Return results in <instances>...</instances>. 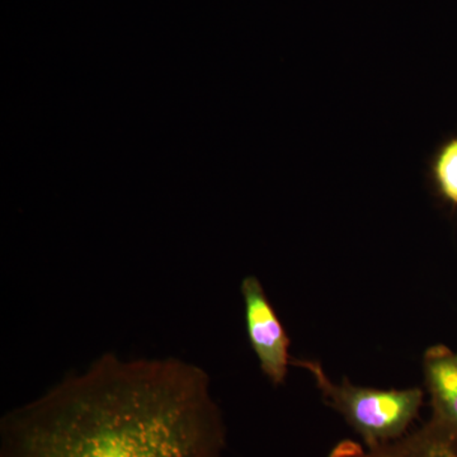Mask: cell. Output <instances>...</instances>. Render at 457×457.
Masks as SVG:
<instances>
[{"label": "cell", "instance_id": "1", "mask_svg": "<svg viewBox=\"0 0 457 457\" xmlns=\"http://www.w3.org/2000/svg\"><path fill=\"white\" fill-rule=\"evenodd\" d=\"M212 380L187 361L106 353L8 411L0 457H222Z\"/></svg>", "mask_w": 457, "mask_h": 457}, {"label": "cell", "instance_id": "2", "mask_svg": "<svg viewBox=\"0 0 457 457\" xmlns=\"http://www.w3.org/2000/svg\"><path fill=\"white\" fill-rule=\"evenodd\" d=\"M291 363L312 376L327 404L345 418L366 447L390 444L407 435L425 399L420 387L375 389L352 384L348 378L336 383L318 361L293 359Z\"/></svg>", "mask_w": 457, "mask_h": 457}, {"label": "cell", "instance_id": "3", "mask_svg": "<svg viewBox=\"0 0 457 457\" xmlns=\"http://www.w3.org/2000/svg\"><path fill=\"white\" fill-rule=\"evenodd\" d=\"M245 300L246 335L264 376L275 385L284 384L291 365V341L273 309L260 279L248 276L240 285Z\"/></svg>", "mask_w": 457, "mask_h": 457}, {"label": "cell", "instance_id": "4", "mask_svg": "<svg viewBox=\"0 0 457 457\" xmlns=\"http://www.w3.org/2000/svg\"><path fill=\"white\" fill-rule=\"evenodd\" d=\"M328 457H457V435L438 418L399 440L366 447L353 440L338 442Z\"/></svg>", "mask_w": 457, "mask_h": 457}, {"label": "cell", "instance_id": "5", "mask_svg": "<svg viewBox=\"0 0 457 457\" xmlns=\"http://www.w3.org/2000/svg\"><path fill=\"white\" fill-rule=\"evenodd\" d=\"M423 374L432 416L457 435V352L446 345H432L423 356Z\"/></svg>", "mask_w": 457, "mask_h": 457}, {"label": "cell", "instance_id": "6", "mask_svg": "<svg viewBox=\"0 0 457 457\" xmlns=\"http://www.w3.org/2000/svg\"><path fill=\"white\" fill-rule=\"evenodd\" d=\"M427 173L435 194L445 204L457 209V135L436 149Z\"/></svg>", "mask_w": 457, "mask_h": 457}]
</instances>
